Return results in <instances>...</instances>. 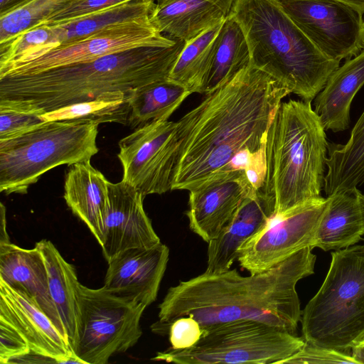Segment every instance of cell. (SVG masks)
<instances>
[{"label":"cell","instance_id":"cell-31","mask_svg":"<svg viewBox=\"0 0 364 364\" xmlns=\"http://www.w3.org/2000/svg\"><path fill=\"white\" fill-rule=\"evenodd\" d=\"M79 0H33L0 16V43L42 23L51 15Z\"/></svg>","mask_w":364,"mask_h":364},{"label":"cell","instance_id":"cell-42","mask_svg":"<svg viewBox=\"0 0 364 364\" xmlns=\"http://www.w3.org/2000/svg\"><path fill=\"white\" fill-rule=\"evenodd\" d=\"M156 4H161L166 0H155ZM217 4L228 16L234 0H210Z\"/></svg>","mask_w":364,"mask_h":364},{"label":"cell","instance_id":"cell-44","mask_svg":"<svg viewBox=\"0 0 364 364\" xmlns=\"http://www.w3.org/2000/svg\"><path fill=\"white\" fill-rule=\"evenodd\" d=\"M363 241H364V236H363Z\"/></svg>","mask_w":364,"mask_h":364},{"label":"cell","instance_id":"cell-6","mask_svg":"<svg viewBox=\"0 0 364 364\" xmlns=\"http://www.w3.org/2000/svg\"><path fill=\"white\" fill-rule=\"evenodd\" d=\"M300 322L305 341L343 353L364 338V245L331 252L328 272Z\"/></svg>","mask_w":364,"mask_h":364},{"label":"cell","instance_id":"cell-16","mask_svg":"<svg viewBox=\"0 0 364 364\" xmlns=\"http://www.w3.org/2000/svg\"><path fill=\"white\" fill-rule=\"evenodd\" d=\"M0 314L6 316L26 338L31 356L57 363H82L51 319L24 294L1 279Z\"/></svg>","mask_w":364,"mask_h":364},{"label":"cell","instance_id":"cell-1","mask_svg":"<svg viewBox=\"0 0 364 364\" xmlns=\"http://www.w3.org/2000/svg\"><path fill=\"white\" fill-rule=\"evenodd\" d=\"M290 90L251 64L230 82L205 95L179 120L181 146L173 190L191 191L234 175L226 173L243 149L266 144L269 125Z\"/></svg>","mask_w":364,"mask_h":364},{"label":"cell","instance_id":"cell-17","mask_svg":"<svg viewBox=\"0 0 364 364\" xmlns=\"http://www.w3.org/2000/svg\"><path fill=\"white\" fill-rule=\"evenodd\" d=\"M256 191L244 171L189 191L186 215L190 229L206 242L215 239L244 200Z\"/></svg>","mask_w":364,"mask_h":364},{"label":"cell","instance_id":"cell-26","mask_svg":"<svg viewBox=\"0 0 364 364\" xmlns=\"http://www.w3.org/2000/svg\"><path fill=\"white\" fill-rule=\"evenodd\" d=\"M250 64L245 34L239 23L228 15L213 42L203 94L223 86Z\"/></svg>","mask_w":364,"mask_h":364},{"label":"cell","instance_id":"cell-15","mask_svg":"<svg viewBox=\"0 0 364 364\" xmlns=\"http://www.w3.org/2000/svg\"><path fill=\"white\" fill-rule=\"evenodd\" d=\"M168 258L169 249L161 242L122 251L107 261L103 287L147 307L157 298Z\"/></svg>","mask_w":364,"mask_h":364},{"label":"cell","instance_id":"cell-27","mask_svg":"<svg viewBox=\"0 0 364 364\" xmlns=\"http://www.w3.org/2000/svg\"><path fill=\"white\" fill-rule=\"evenodd\" d=\"M190 95L185 88L168 80L132 90L129 95L127 125L135 129L153 121L168 119Z\"/></svg>","mask_w":364,"mask_h":364},{"label":"cell","instance_id":"cell-2","mask_svg":"<svg viewBox=\"0 0 364 364\" xmlns=\"http://www.w3.org/2000/svg\"><path fill=\"white\" fill-rule=\"evenodd\" d=\"M311 250L305 247L266 271L246 277L230 269L179 282L159 305L152 332L168 335L175 320L190 316L202 329L252 320L295 334L301 316L296 285L314 273L316 256Z\"/></svg>","mask_w":364,"mask_h":364},{"label":"cell","instance_id":"cell-12","mask_svg":"<svg viewBox=\"0 0 364 364\" xmlns=\"http://www.w3.org/2000/svg\"><path fill=\"white\" fill-rule=\"evenodd\" d=\"M286 14L327 57L341 62L364 49L362 13L337 0H278Z\"/></svg>","mask_w":364,"mask_h":364},{"label":"cell","instance_id":"cell-40","mask_svg":"<svg viewBox=\"0 0 364 364\" xmlns=\"http://www.w3.org/2000/svg\"><path fill=\"white\" fill-rule=\"evenodd\" d=\"M0 207V244H4L11 241L6 230V208L2 203Z\"/></svg>","mask_w":364,"mask_h":364},{"label":"cell","instance_id":"cell-25","mask_svg":"<svg viewBox=\"0 0 364 364\" xmlns=\"http://www.w3.org/2000/svg\"><path fill=\"white\" fill-rule=\"evenodd\" d=\"M323 189L327 196L364 184V111L345 144H328Z\"/></svg>","mask_w":364,"mask_h":364},{"label":"cell","instance_id":"cell-30","mask_svg":"<svg viewBox=\"0 0 364 364\" xmlns=\"http://www.w3.org/2000/svg\"><path fill=\"white\" fill-rule=\"evenodd\" d=\"M130 92H106L91 100L46 112L41 117L45 122L80 119L98 124L114 122L127 125L130 112Z\"/></svg>","mask_w":364,"mask_h":364},{"label":"cell","instance_id":"cell-4","mask_svg":"<svg viewBox=\"0 0 364 364\" xmlns=\"http://www.w3.org/2000/svg\"><path fill=\"white\" fill-rule=\"evenodd\" d=\"M229 15L245 34L251 65L301 100L312 102L340 66L307 38L278 0H234Z\"/></svg>","mask_w":364,"mask_h":364},{"label":"cell","instance_id":"cell-33","mask_svg":"<svg viewBox=\"0 0 364 364\" xmlns=\"http://www.w3.org/2000/svg\"><path fill=\"white\" fill-rule=\"evenodd\" d=\"M0 363H16L31 355L30 346L18 329L0 314Z\"/></svg>","mask_w":364,"mask_h":364},{"label":"cell","instance_id":"cell-18","mask_svg":"<svg viewBox=\"0 0 364 364\" xmlns=\"http://www.w3.org/2000/svg\"><path fill=\"white\" fill-rule=\"evenodd\" d=\"M0 279L34 302L68 341L63 323L50 294L44 259L36 246L26 249L11 242L0 244Z\"/></svg>","mask_w":364,"mask_h":364},{"label":"cell","instance_id":"cell-13","mask_svg":"<svg viewBox=\"0 0 364 364\" xmlns=\"http://www.w3.org/2000/svg\"><path fill=\"white\" fill-rule=\"evenodd\" d=\"M327 205V198L313 200L280 214L244 243L237 261L250 274L266 271L298 251L314 248L317 228Z\"/></svg>","mask_w":364,"mask_h":364},{"label":"cell","instance_id":"cell-19","mask_svg":"<svg viewBox=\"0 0 364 364\" xmlns=\"http://www.w3.org/2000/svg\"><path fill=\"white\" fill-rule=\"evenodd\" d=\"M274 214V203L259 189L242 203L228 225L208 242L205 273H220L230 269L237 259L240 247L261 232Z\"/></svg>","mask_w":364,"mask_h":364},{"label":"cell","instance_id":"cell-38","mask_svg":"<svg viewBox=\"0 0 364 364\" xmlns=\"http://www.w3.org/2000/svg\"><path fill=\"white\" fill-rule=\"evenodd\" d=\"M244 171L255 190L258 191L262 188L267 173L266 144L253 152Z\"/></svg>","mask_w":364,"mask_h":364},{"label":"cell","instance_id":"cell-11","mask_svg":"<svg viewBox=\"0 0 364 364\" xmlns=\"http://www.w3.org/2000/svg\"><path fill=\"white\" fill-rule=\"evenodd\" d=\"M181 138L178 122L147 123L119 141L122 181L144 197L171 191Z\"/></svg>","mask_w":364,"mask_h":364},{"label":"cell","instance_id":"cell-8","mask_svg":"<svg viewBox=\"0 0 364 364\" xmlns=\"http://www.w3.org/2000/svg\"><path fill=\"white\" fill-rule=\"evenodd\" d=\"M303 337L274 326L240 320L203 329L199 341L186 349H168L151 358L177 364L281 363L304 344Z\"/></svg>","mask_w":364,"mask_h":364},{"label":"cell","instance_id":"cell-5","mask_svg":"<svg viewBox=\"0 0 364 364\" xmlns=\"http://www.w3.org/2000/svg\"><path fill=\"white\" fill-rule=\"evenodd\" d=\"M325 131L311 102L279 105L267 135V173L260 188L274 202V214L321 198L328 147Z\"/></svg>","mask_w":364,"mask_h":364},{"label":"cell","instance_id":"cell-28","mask_svg":"<svg viewBox=\"0 0 364 364\" xmlns=\"http://www.w3.org/2000/svg\"><path fill=\"white\" fill-rule=\"evenodd\" d=\"M155 5V0H128L68 23L55 26L58 43L66 44L108 26L149 16Z\"/></svg>","mask_w":364,"mask_h":364},{"label":"cell","instance_id":"cell-3","mask_svg":"<svg viewBox=\"0 0 364 364\" xmlns=\"http://www.w3.org/2000/svg\"><path fill=\"white\" fill-rule=\"evenodd\" d=\"M186 43L148 46L43 72L0 78V107L43 114L110 92L168 80Z\"/></svg>","mask_w":364,"mask_h":364},{"label":"cell","instance_id":"cell-10","mask_svg":"<svg viewBox=\"0 0 364 364\" xmlns=\"http://www.w3.org/2000/svg\"><path fill=\"white\" fill-rule=\"evenodd\" d=\"M149 16L108 26L66 44L29 52L0 65V78L35 74L142 46L173 44L176 40L160 33Z\"/></svg>","mask_w":364,"mask_h":364},{"label":"cell","instance_id":"cell-39","mask_svg":"<svg viewBox=\"0 0 364 364\" xmlns=\"http://www.w3.org/2000/svg\"><path fill=\"white\" fill-rule=\"evenodd\" d=\"M33 0H0V16L13 11Z\"/></svg>","mask_w":364,"mask_h":364},{"label":"cell","instance_id":"cell-20","mask_svg":"<svg viewBox=\"0 0 364 364\" xmlns=\"http://www.w3.org/2000/svg\"><path fill=\"white\" fill-rule=\"evenodd\" d=\"M109 181L90 160L70 165L64 183V199L73 214L89 228L98 243L104 242L109 207Z\"/></svg>","mask_w":364,"mask_h":364},{"label":"cell","instance_id":"cell-37","mask_svg":"<svg viewBox=\"0 0 364 364\" xmlns=\"http://www.w3.org/2000/svg\"><path fill=\"white\" fill-rule=\"evenodd\" d=\"M203 329L192 316H183L175 320L168 330L171 347L173 349H186L194 346L200 338Z\"/></svg>","mask_w":364,"mask_h":364},{"label":"cell","instance_id":"cell-43","mask_svg":"<svg viewBox=\"0 0 364 364\" xmlns=\"http://www.w3.org/2000/svg\"><path fill=\"white\" fill-rule=\"evenodd\" d=\"M341 1L364 14V0H337Z\"/></svg>","mask_w":364,"mask_h":364},{"label":"cell","instance_id":"cell-36","mask_svg":"<svg viewBox=\"0 0 364 364\" xmlns=\"http://www.w3.org/2000/svg\"><path fill=\"white\" fill-rule=\"evenodd\" d=\"M43 122L40 114L0 107V140L20 135Z\"/></svg>","mask_w":364,"mask_h":364},{"label":"cell","instance_id":"cell-23","mask_svg":"<svg viewBox=\"0 0 364 364\" xmlns=\"http://www.w3.org/2000/svg\"><path fill=\"white\" fill-rule=\"evenodd\" d=\"M227 16L210 0H166L156 3L149 19L160 33L187 43L223 23Z\"/></svg>","mask_w":364,"mask_h":364},{"label":"cell","instance_id":"cell-29","mask_svg":"<svg viewBox=\"0 0 364 364\" xmlns=\"http://www.w3.org/2000/svg\"><path fill=\"white\" fill-rule=\"evenodd\" d=\"M223 23L186 44L171 71L168 80L181 85L191 94H203L213 42Z\"/></svg>","mask_w":364,"mask_h":364},{"label":"cell","instance_id":"cell-14","mask_svg":"<svg viewBox=\"0 0 364 364\" xmlns=\"http://www.w3.org/2000/svg\"><path fill=\"white\" fill-rule=\"evenodd\" d=\"M109 207L101 246L107 261L128 249L150 247L161 242L144 208L140 192L121 181L109 182Z\"/></svg>","mask_w":364,"mask_h":364},{"label":"cell","instance_id":"cell-35","mask_svg":"<svg viewBox=\"0 0 364 364\" xmlns=\"http://www.w3.org/2000/svg\"><path fill=\"white\" fill-rule=\"evenodd\" d=\"M126 1L128 0H79L51 15L41 24L58 26L68 23Z\"/></svg>","mask_w":364,"mask_h":364},{"label":"cell","instance_id":"cell-24","mask_svg":"<svg viewBox=\"0 0 364 364\" xmlns=\"http://www.w3.org/2000/svg\"><path fill=\"white\" fill-rule=\"evenodd\" d=\"M35 246L39 249L44 259L48 270L50 294L74 353L80 323V282L75 267L63 258L50 240H41Z\"/></svg>","mask_w":364,"mask_h":364},{"label":"cell","instance_id":"cell-21","mask_svg":"<svg viewBox=\"0 0 364 364\" xmlns=\"http://www.w3.org/2000/svg\"><path fill=\"white\" fill-rule=\"evenodd\" d=\"M364 236V194L358 188L327 196L314 247L339 250L358 243Z\"/></svg>","mask_w":364,"mask_h":364},{"label":"cell","instance_id":"cell-32","mask_svg":"<svg viewBox=\"0 0 364 364\" xmlns=\"http://www.w3.org/2000/svg\"><path fill=\"white\" fill-rule=\"evenodd\" d=\"M55 26L41 24L14 38L0 43V65H5L31 51L58 46Z\"/></svg>","mask_w":364,"mask_h":364},{"label":"cell","instance_id":"cell-7","mask_svg":"<svg viewBox=\"0 0 364 364\" xmlns=\"http://www.w3.org/2000/svg\"><path fill=\"white\" fill-rule=\"evenodd\" d=\"M99 124L80 119L43 122L0 140V192L25 194L49 170L91 160L99 151Z\"/></svg>","mask_w":364,"mask_h":364},{"label":"cell","instance_id":"cell-34","mask_svg":"<svg viewBox=\"0 0 364 364\" xmlns=\"http://www.w3.org/2000/svg\"><path fill=\"white\" fill-rule=\"evenodd\" d=\"M281 363H350L357 364L351 355L336 350L316 346L305 341L304 346L294 354Z\"/></svg>","mask_w":364,"mask_h":364},{"label":"cell","instance_id":"cell-41","mask_svg":"<svg viewBox=\"0 0 364 364\" xmlns=\"http://www.w3.org/2000/svg\"><path fill=\"white\" fill-rule=\"evenodd\" d=\"M351 356L357 364H364V338L357 343L351 349Z\"/></svg>","mask_w":364,"mask_h":364},{"label":"cell","instance_id":"cell-9","mask_svg":"<svg viewBox=\"0 0 364 364\" xmlns=\"http://www.w3.org/2000/svg\"><path fill=\"white\" fill-rule=\"evenodd\" d=\"M78 291L80 323L74 353L82 363L106 364L138 342L146 306L104 287L91 289L80 283Z\"/></svg>","mask_w":364,"mask_h":364},{"label":"cell","instance_id":"cell-22","mask_svg":"<svg viewBox=\"0 0 364 364\" xmlns=\"http://www.w3.org/2000/svg\"><path fill=\"white\" fill-rule=\"evenodd\" d=\"M363 85L364 49L335 70L314 99V110L326 130L338 132L349 128L351 102Z\"/></svg>","mask_w":364,"mask_h":364}]
</instances>
